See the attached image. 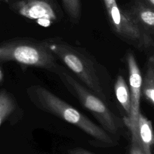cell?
I'll list each match as a JSON object with an SVG mask.
<instances>
[{"instance_id": "1", "label": "cell", "mask_w": 154, "mask_h": 154, "mask_svg": "<svg viewBox=\"0 0 154 154\" xmlns=\"http://www.w3.org/2000/svg\"><path fill=\"white\" fill-rule=\"evenodd\" d=\"M51 52L61 60L83 85L103 101L109 99L111 78L104 66L83 48L72 45L59 37L43 40Z\"/></svg>"}, {"instance_id": "2", "label": "cell", "mask_w": 154, "mask_h": 154, "mask_svg": "<svg viewBox=\"0 0 154 154\" xmlns=\"http://www.w3.org/2000/svg\"><path fill=\"white\" fill-rule=\"evenodd\" d=\"M26 94L38 109L76 126L94 138L96 143L105 147L117 144L116 138L46 88L40 85H32L27 88Z\"/></svg>"}, {"instance_id": "3", "label": "cell", "mask_w": 154, "mask_h": 154, "mask_svg": "<svg viewBox=\"0 0 154 154\" xmlns=\"http://www.w3.org/2000/svg\"><path fill=\"white\" fill-rule=\"evenodd\" d=\"M54 73L58 76L67 91L92 114L100 127L116 138L123 128V122L112 112L106 102L80 83L64 67L58 64Z\"/></svg>"}, {"instance_id": "4", "label": "cell", "mask_w": 154, "mask_h": 154, "mask_svg": "<svg viewBox=\"0 0 154 154\" xmlns=\"http://www.w3.org/2000/svg\"><path fill=\"white\" fill-rule=\"evenodd\" d=\"M0 61H15L54 73L59 64L44 41L35 39H16L1 43Z\"/></svg>"}, {"instance_id": "5", "label": "cell", "mask_w": 154, "mask_h": 154, "mask_svg": "<svg viewBox=\"0 0 154 154\" xmlns=\"http://www.w3.org/2000/svg\"><path fill=\"white\" fill-rule=\"evenodd\" d=\"M106 11L112 29L120 39L140 51L149 52L153 49V37L144 32L119 8L117 2Z\"/></svg>"}, {"instance_id": "6", "label": "cell", "mask_w": 154, "mask_h": 154, "mask_svg": "<svg viewBox=\"0 0 154 154\" xmlns=\"http://www.w3.org/2000/svg\"><path fill=\"white\" fill-rule=\"evenodd\" d=\"M12 7L19 14L43 27L50 26L62 18V11L56 0H19Z\"/></svg>"}, {"instance_id": "7", "label": "cell", "mask_w": 154, "mask_h": 154, "mask_svg": "<svg viewBox=\"0 0 154 154\" xmlns=\"http://www.w3.org/2000/svg\"><path fill=\"white\" fill-rule=\"evenodd\" d=\"M126 60L129 72L131 111L130 117L127 118L124 116L122 120L123 124L128 128L129 131H131L134 130L136 127L138 116L140 112V103L142 75L135 57L131 50H129L127 52Z\"/></svg>"}, {"instance_id": "8", "label": "cell", "mask_w": 154, "mask_h": 154, "mask_svg": "<svg viewBox=\"0 0 154 154\" xmlns=\"http://www.w3.org/2000/svg\"><path fill=\"white\" fill-rule=\"evenodd\" d=\"M122 10L147 34L154 36V8L132 1Z\"/></svg>"}, {"instance_id": "9", "label": "cell", "mask_w": 154, "mask_h": 154, "mask_svg": "<svg viewBox=\"0 0 154 154\" xmlns=\"http://www.w3.org/2000/svg\"><path fill=\"white\" fill-rule=\"evenodd\" d=\"M131 140L138 144L147 154H152L154 135L152 122L140 112L135 129L130 131Z\"/></svg>"}, {"instance_id": "10", "label": "cell", "mask_w": 154, "mask_h": 154, "mask_svg": "<svg viewBox=\"0 0 154 154\" xmlns=\"http://www.w3.org/2000/svg\"><path fill=\"white\" fill-rule=\"evenodd\" d=\"M21 109L14 96L5 88L0 90V127L7 122L17 120Z\"/></svg>"}, {"instance_id": "11", "label": "cell", "mask_w": 154, "mask_h": 154, "mask_svg": "<svg viewBox=\"0 0 154 154\" xmlns=\"http://www.w3.org/2000/svg\"><path fill=\"white\" fill-rule=\"evenodd\" d=\"M141 96L152 106L154 105V56L151 55L147 60L146 70L142 78Z\"/></svg>"}, {"instance_id": "12", "label": "cell", "mask_w": 154, "mask_h": 154, "mask_svg": "<svg viewBox=\"0 0 154 154\" xmlns=\"http://www.w3.org/2000/svg\"><path fill=\"white\" fill-rule=\"evenodd\" d=\"M116 98L126 112L125 117L129 118L131 111V102L129 88L122 75H119L114 84Z\"/></svg>"}, {"instance_id": "13", "label": "cell", "mask_w": 154, "mask_h": 154, "mask_svg": "<svg viewBox=\"0 0 154 154\" xmlns=\"http://www.w3.org/2000/svg\"><path fill=\"white\" fill-rule=\"evenodd\" d=\"M64 9L72 22L78 23L81 15V0H61Z\"/></svg>"}, {"instance_id": "14", "label": "cell", "mask_w": 154, "mask_h": 154, "mask_svg": "<svg viewBox=\"0 0 154 154\" xmlns=\"http://www.w3.org/2000/svg\"><path fill=\"white\" fill-rule=\"evenodd\" d=\"M130 154H147L142 149L140 146L135 141L131 140Z\"/></svg>"}, {"instance_id": "15", "label": "cell", "mask_w": 154, "mask_h": 154, "mask_svg": "<svg viewBox=\"0 0 154 154\" xmlns=\"http://www.w3.org/2000/svg\"><path fill=\"white\" fill-rule=\"evenodd\" d=\"M69 154H94L90 151L81 147H75L67 150Z\"/></svg>"}, {"instance_id": "16", "label": "cell", "mask_w": 154, "mask_h": 154, "mask_svg": "<svg viewBox=\"0 0 154 154\" xmlns=\"http://www.w3.org/2000/svg\"><path fill=\"white\" fill-rule=\"evenodd\" d=\"M132 1L144 4L150 7L154 8V0H132Z\"/></svg>"}, {"instance_id": "17", "label": "cell", "mask_w": 154, "mask_h": 154, "mask_svg": "<svg viewBox=\"0 0 154 154\" xmlns=\"http://www.w3.org/2000/svg\"><path fill=\"white\" fill-rule=\"evenodd\" d=\"M103 2L104 3L105 7V9L107 10L109 8H110V7L114 3L116 2V0H103Z\"/></svg>"}, {"instance_id": "18", "label": "cell", "mask_w": 154, "mask_h": 154, "mask_svg": "<svg viewBox=\"0 0 154 154\" xmlns=\"http://www.w3.org/2000/svg\"><path fill=\"white\" fill-rule=\"evenodd\" d=\"M4 81V75L3 71L0 66V84H2Z\"/></svg>"}]
</instances>
